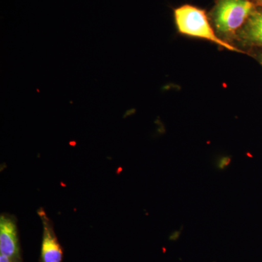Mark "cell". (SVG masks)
<instances>
[{
	"label": "cell",
	"instance_id": "cell-1",
	"mask_svg": "<svg viewBox=\"0 0 262 262\" xmlns=\"http://www.w3.org/2000/svg\"><path fill=\"white\" fill-rule=\"evenodd\" d=\"M174 18L182 34L211 41L230 51H239L215 35L205 10L190 5H182L174 10Z\"/></svg>",
	"mask_w": 262,
	"mask_h": 262
},
{
	"label": "cell",
	"instance_id": "cell-2",
	"mask_svg": "<svg viewBox=\"0 0 262 262\" xmlns=\"http://www.w3.org/2000/svg\"><path fill=\"white\" fill-rule=\"evenodd\" d=\"M256 8L251 0H216L212 20L218 32L233 34L244 27Z\"/></svg>",
	"mask_w": 262,
	"mask_h": 262
},
{
	"label": "cell",
	"instance_id": "cell-3",
	"mask_svg": "<svg viewBox=\"0 0 262 262\" xmlns=\"http://www.w3.org/2000/svg\"><path fill=\"white\" fill-rule=\"evenodd\" d=\"M0 253L16 262H21L16 222L12 215L0 217Z\"/></svg>",
	"mask_w": 262,
	"mask_h": 262
},
{
	"label": "cell",
	"instance_id": "cell-4",
	"mask_svg": "<svg viewBox=\"0 0 262 262\" xmlns=\"http://www.w3.org/2000/svg\"><path fill=\"white\" fill-rule=\"evenodd\" d=\"M42 220L43 234L39 262H63V249L53 229V223L44 210H38Z\"/></svg>",
	"mask_w": 262,
	"mask_h": 262
},
{
	"label": "cell",
	"instance_id": "cell-5",
	"mask_svg": "<svg viewBox=\"0 0 262 262\" xmlns=\"http://www.w3.org/2000/svg\"><path fill=\"white\" fill-rule=\"evenodd\" d=\"M244 39L250 44L262 48V8H256L243 27Z\"/></svg>",
	"mask_w": 262,
	"mask_h": 262
},
{
	"label": "cell",
	"instance_id": "cell-6",
	"mask_svg": "<svg viewBox=\"0 0 262 262\" xmlns=\"http://www.w3.org/2000/svg\"><path fill=\"white\" fill-rule=\"evenodd\" d=\"M0 262H16L13 261V259L8 257V256H5L4 254L0 253Z\"/></svg>",
	"mask_w": 262,
	"mask_h": 262
},
{
	"label": "cell",
	"instance_id": "cell-7",
	"mask_svg": "<svg viewBox=\"0 0 262 262\" xmlns=\"http://www.w3.org/2000/svg\"><path fill=\"white\" fill-rule=\"evenodd\" d=\"M229 162H230V160H229V158H225V159L222 160V161H221L220 163V168H225V167L227 166V165H228Z\"/></svg>",
	"mask_w": 262,
	"mask_h": 262
},
{
	"label": "cell",
	"instance_id": "cell-8",
	"mask_svg": "<svg viewBox=\"0 0 262 262\" xmlns=\"http://www.w3.org/2000/svg\"><path fill=\"white\" fill-rule=\"evenodd\" d=\"M251 1L254 3L256 8H262V0H251Z\"/></svg>",
	"mask_w": 262,
	"mask_h": 262
},
{
	"label": "cell",
	"instance_id": "cell-9",
	"mask_svg": "<svg viewBox=\"0 0 262 262\" xmlns=\"http://www.w3.org/2000/svg\"><path fill=\"white\" fill-rule=\"evenodd\" d=\"M258 58H259L260 63H261V64L262 65V54L260 55V56H259V57H258Z\"/></svg>",
	"mask_w": 262,
	"mask_h": 262
}]
</instances>
